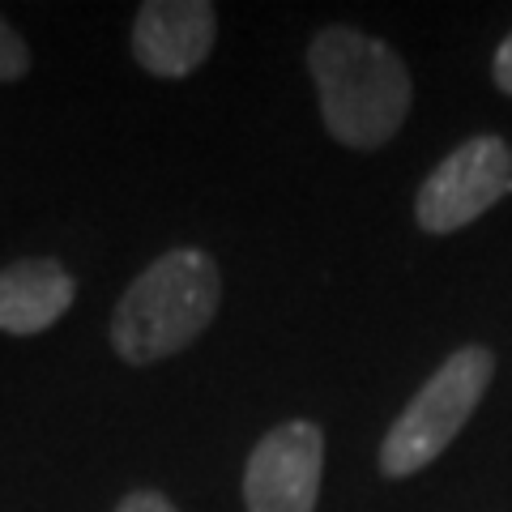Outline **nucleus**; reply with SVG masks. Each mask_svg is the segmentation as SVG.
<instances>
[{"mask_svg":"<svg viewBox=\"0 0 512 512\" xmlns=\"http://www.w3.org/2000/svg\"><path fill=\"white\" fill-rule=\"evenodd\" d=\"M320 116L333 141L350 150H380L410 111V73L384 39L355 26L320 30L308 47Z\"/></svg>","mask_w":512,"mask_h":512,"instance_id":"f257e3e1","label":"nucleus"},{"mask_svg":"<svg viewBox=\"0 0 512 512\" xmlns=\"http://www.w3.org/2000/svg\"><path fill=\"white\" fill-rule=\"evenodd\" d=\"M222 299V274L210 252L171 248L137 274L111 312V346L133 367L180 355L205 333Z\"/></svg>","mask_w":512,"mask_h":512,"instance_id":"f03ea898","label":"nucleus"},{"mask_svg":"<svg viewBox=\"0 0 512 512\" xmlns=\"http://www.w3.org/2000/svg\"><path fill=\"white\" fill-rule=\"evenodd\" d=\"M495 376V355L487 346H461L453 350L427 384L414 393V402L397 414L389 436L380 440V474L384 478H410L427 470L431 461L461 436L470 414L483 402L487 384Z\"/></svg>","mask_w":512,"mask_h":512,"instance_id":"7ed1b4c3","label":"nucleus"},{"mask_svg":"<svg viewBox=\"0 0 512 512\" xmlns=\"http://www.w3.org/2000/svg\"><path fill=\"white\" fill-rule=\"evenodd\" d=\"M512 192V146L495 133H478L444 158L414 197V218L427 235H453L483 218Z\"/></svg>","mask_w":512,"mask_h":512,"instance_id":"20e7f679","label":"nucleus"},{"mask_svg":"<svg viewBox=\"0 0 512 512\" xmlns=\"http://www.w3.org/2000/svg\"><path fill=\"white\" fill-rule=\"evenodd\" d=\"M325 474V431L308 419L282 423L256 440L244 470L248 512H316Z\"/></svg>","mask_w":512,"mask_h":512,"instance_id":"39448f33","label":"nucleus"},{"mask_svg":"<svg viewBox=\"0 0 512 512\" xmlns=\"http://www.w3.org/2000/svg\"><path fill=\"white\" fill-rule=\"evenodd\" d=\"M218 39L210 0H146L133 22V56L154 77H188L201 69Z\"/></svg>","mask_w":512,"mask_h":512,"instance_id":"423d86ee","label":"nucleus"},{"mask_svg":"<svg viewBox=\"0 0 512 512\" xmlns=\"http://www.w3.org/2000/svg\"><path fill=\"white\" fill-rule=\"evenodd\" d=\"M73 295L77 286L69 269L47 261V256L5 265L0 269V333L30 338V333L52 329L73 308Z\"/></svg>","mask_w":512,"mask_h":512,"instance_id":"0eeeda50","label":"nucleus"},{"mask_svg":"<svg viewBox=\"0 0 512 512\" xmlns=\"http://www.w3.org/2000/svg\"><path fill=\"white\" fill-rule=\"evenodd\" d=\"M26 69H30V52L22 35L0 18V82H18V77H26Z\"/></svg>","mask_w":512,"mask_h":512,"instance_id":"6e6552de","label":"nucleus"},{"mask_svg":"<svg viewBox=\"0 0 512 512\" xmlns=\"http://www.w3.org/2000/svg\"><path fill=\"white\" fill-rule=\"evenodd\" d=\"M116 512H180V508H175L167 495H158V491H133V495H124Z\"/></svg>","mask_w":512,"mask_h":512,"instance_id":"1a4fd4ad","label":"nucleus"},{"mask_svg":"<svg viewBox=\"0 0 512 512\" xmlns=\"http://www.w3.org/2000/svg\"><path fill=\"white\" fill-rule=\"evenodd\" d=\"M491 73H495V86H500L504 94H512V30H508V39L500 43V52H495Z\"/></svg>","mask_w":512,"mask_h":512,"instance_id":"9d476101","label":"nucleus"}]
</instances>
